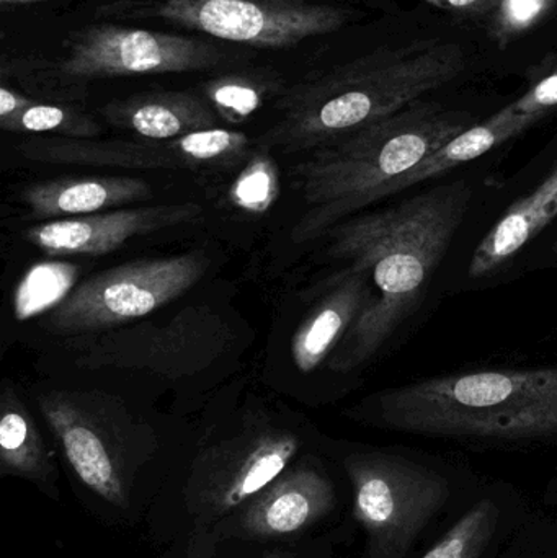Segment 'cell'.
Segmentation results:
<instances>
[{
    "label": "cell",
    "mask_w": 557,
    "mask_h": 558,
    "mask_svg": "<svg viewBox=\"0 0 557 558\" xmlns=\"http://www.w3.org/2000/svg\"><path fill=\"white\" fill-rule=\"evenodd\" d=\"M473 189L464 180L432 186L388 208L346 219L329 232V254L365 271L372 301L329 357L330 371L370 363L425 294L432 275L467 218Z\"/></svg>",
    "instance_id": "6da1fadb"
},
{
    "label": "cell",
    "mask_w": 557,
    "mask_h": 558,
    "mask_svg": "<svg viewBox=\"0 0 557 558\" xmlns=\"http://www.w3.org/2000/svg\"><path fill=\"white\" fill-rule=\"evenodd\" d=\"M464 68L463 46L438 39L363 56L291 88L280 101V120L258 137V147L281 154L319 149L422 100Z\"/></svg>",
    "instance_id": "7a4b0ae2"
},
{
    "label": "cell",
    "mask_w": 557,
    "mask_h": 558,
    "mask_svg": "<svg viewBox=\"0 0 557 558\" xmlns=\"http://www.w3.org/2000/svg\"><path fill=\"white\" fill-rule=\"evenodd\" d=\"M474 124L468 111L419 100L314 149L291 170L306 205L291 239L306 244L329 234L350 216L385 199L389 185Z\"/></svg>",
    "instance_id": "3957f363"
},
{
    "label": "cell",
    "mask_w": 557,
    "mask_h": 558,
    "mask_svg": "<svg viewBox=\"0 0 557 558\" xmlns=\"http://www.w3.org/2000/svg\"><path fill=\"white\" fill-rule=\"evenodd\" d=\"M356 420L470 441L557 438V366L447 374L368 397Z\"/></svg>",
    "instance_id": "277c9868"
},
{
    "label": "cell",
    "mask_w": 557,
    "mask_h": 558,
    "mask_svg": "<svg viewBox=\"0 0 557 558\" xmlns=\"http://www.w3.org/2000/svg\"><path fill=\"white\" fill-rule=\"evenodd\" d=\"M303 448L296 429L264 416L245 418L164 482L146 518L150 536L192 557L219 523L304 456Z\"/></svg>",
    "instance_id": "5b68a950"
},
{
    "label": "cell",
    "mask_w": 557,
    "mask_h": 558,
    "mask_svg": "<svg viewBox=\"0 0 557 558\" xmlns=\"http://www.w3.org/2000/svg\"><path fill=\"white\" fill-rule=\"evenodd\" d=\"M38 407L88 507L113 523L147 518L160 492L149 472L159 449L153 429L85 393L52 390Z\"/></svg>",
    "instance_id": "8992f818"
},
{
    "label": "cell",
    "mask_w": 557,
    "mask_h": 558,
    "mask_svg": "<svg viewBox=\"0 0 557 558\" xmlns=\"http://www.w3.org/2000/svg\"><path fill=\"white\" fill-rule=\"evenodd\" d=\"M353 492V517L366 534L368 558H405L450 497L447 478L385 451L343 458Z\"/></svg>",
    "instance_id": "52a82bcc"
},
{
    "label": "cell",
    "mask_w": 557,
    "mask_h": 558,
    "mask_svg": "<svg viewBox=\"0 0 557 558\" xmlns=\"http://www.w3.org/2000/svg\"><path fill=\"white\" fill-rule=\"evenodd\" d=\"M208 268L199 252L101 271L72 289L49 314L52 333L85 335L149 315L189 291Z\"/></svg>",
    "instance_id": "ba28073f"
},
{
    "label": "cell",
    "mask_w": 557,
    "mask_h": 558,
    "mask_svg": "<svg viewBox=\"0 0 557 558\" xmlns=\"http://www.w3.org/2000/svg\"><path fill=\"white\" fill-rule=\"evenodd\" d=\"M225 317L209 305H190L162 324H143L104 335L84 348L85 369L149 371L182 379L208 369L234 341Z\"/></svg>",
    "instance_id": "9c48e42d"
},
{
    "label": "cell",
    "mask_w": 557,
    "mask_h": 558,
    "mask_svg": "<svg viewBox=\"0 0 557 558\" xmlns=\"http://www.w3.org/2000/svg\"><path fill=\"white\" fill-rule=\"evenodd\" d=\"M128 13L257 48H287L349 22L347 10L304 0H159Z\"/></svg>",
    "instance_id": "30bf717a"
},
{
    "label": "cell",
    "mask_w": 557,
    "mask_h": 558,
    "mask_svg": "<svg viewBox=\"0 0 557 558\" xmlns=\"http://www.w3.org/2000/svg\"><path fill=\"white\" fill-rule=\"evenodd\" d=\"M339 505L332 477L319 459L301 456L244 507L211 531L190 558H215L226 544L296 543Z\"/></svg>",
    "instance_id": "8fae6325"
},
{
    "label": "cell",
    "mask_w": 557,
    "mask_h": 558,
    "mask_svg": "<svg viewBox=\"0 0 557 558\" xmlns=\"http://www.w3.org/2000/svg\"><path fill=\"white\" fill-rule=\"evenodd\" d=\"M222 61L221 48L205 39L101 23L75 33L56 68L62 77L71 81H97L205 71Z\"/></svg>",
    "instance_id": "7c38bea8"
},
{
    "label": "cell",
    "mask_w": 557,
    "mask_h": 558,
    "mask_svg": "<svg viewBox=\"0 0 557 558\" xmlns=\"http://www.w3.org/2000/svg\"><path fill=\"white\" fill-rule=\"evenodd\" d=\"M202 213L193 203L118 209L45 221L26 229L23 239L49 255H107L130 239L186 225Z\"/></svg>",
    "instance_id": "4fadbf2b"
},
{
    "label": "cell",
    "mask_w": 557,
    "mask_h": 558,
    "mask_svg": "<svg viewBox=\"0 0 557 558\" xmlns=\"http://www.w3.org/2000/svg\"><path fill=\"white\" fill-rule=\"evenodd\" d=\"M372 301L368 275L347 268L291 340V356L301 373L316 371L332 356L356 318Z\"/></svg>",
    "instance_id": "5bb4252c"
},
{
    "label": "cell",
    "mask_w": 557,
    "mask_h": 558,
    "mask_svg": "<svg viewBox=\"0 0 557 558\" xmlns=\"http://www.w3.org/2000/svg\"><path fill=\"white\" fill-rule=\"evenodd\" d=\"M108 123L146 141H172L216 128L218 114L205 98L192 92H149L101 108Z\"/></svg>",
    "instance_id": "9a60e30c"
},
{
    "label": "cell",
    "mask_w": 557,
    "mask_h": 558,
    "mask_svg": "<svg viewBox=\"0 0 557 558\" xmlns=\"http://www.w3.org/2000/svg\"><path fill=\"white\" fill-rule=\"evenodd\" d=\"M153 196L149 183L134 177H72L35 183L20 193L32 218H81L113 206L141 202Z\"/></svg>",
    "instance_id": "2e32d148"
},
{
    "label": "cell",
    "mask_w": 557,
    "mask_h": 558,
    "mask_svg": "<svg viewBox=\"0 0 557 558\" xmlns=\"http://www.w3.org/2000/svg\"><path fill=\"white\" fill-rule=\"evenodd\" d=\"M16 150L25 159L46 163H82V166L121 167V169H186L173 141L68 140L35 137L23 141Z\"/></svg>",
    "instance_id": "e0dca14e"
},
{
    "label": "cell",
    "mask_w": 557,
    "mask_h": 558,
    "mask_svg": "<svg viewBox=\"0 0 557 558\" xmlns=\"http://www.w3.org/2000/svg\"><path fill=\"white\" fill-rule=\"evenodd\" d=\"M0 475L32 482L59 501V471L51 451L15 389L3 387L0 397Z\"/></svg>",
    "instance_id": "ac0fdd59"
},
{
    "label": "cell",
    "mask_w": 557,
    "mask_h": 558,
    "mask_svg": "<svg viewBox=\"0 0 557 558\" xmlns=\"http://www.w3.org/2000/svg\"><path fill=\"white\" fill-rule=\"evenodd\" d=\"M556 218L557 167L532 195L513 203L484 235L471 257L470 277L481 279L496 274Z\"/></svg>",
    "instance_id": "d6986e66"
},
{
    "label": "cell",
    "mask_w": 557,
    "mask_h": 558,
    "mask_svg": "<svg viewBox=\"0 0 557 558\" xmlns=\"http://www.w3.org/2000/svg\"><path fill=\"white\" fill-rule=\"evenodd\" d=\"M536 121L538 120H535V118L517 113L512 104L507 105L506 108L497 111L496 114L487 118L483 123H476L463 133L458 134L455 140L427 157L421 166L415 167L408 175L396 180L386 190L385 198L414 189L419 183L435 179V177L441 175L448 170L457 169L458 166H463V163L471 162V160L480 159L484 154L496 149L500 144L507 143V141L532 128Z\"/></svg>",
    "instance_id": "ffe728a7"
},
{
    "label": "cell",
    "mask_w": 557,
    "mask_h": 558,
    "mask_svg": "<svg viewBox=\"0 0 557 558\" xmlns=\"http://www.w3.org/2000/svg\"><path fill=\"white\" fill-rule=\"evenodd\" d=\"M202 88L218 118L229 124H241L278 90V78L262 72H234L211 78Z\"/></svg>",
    "instance_id": "44dd1931"
},
{
    "label": "cell",
    "mask_w": 557,
    "mask_h": 558,
    "mask_svg": "<svg viewBox=\"0 0 557 558\" xmlns=\"http://www.w3.org/2000/svg\"><path fill=\"white\" fill-rule=\"evenodd\" d=\"M0 128L16 134H52L68 140H92L101 133L100 124L84 111L65 105L33 100L15 117L0 121Z\"/></svg>",
    "instance_id": "7402d4cb"
},
{
    "label": "cell",
    "mask_w": 557,
    "mask_h": 558,
    "mask_svg": "<svg viewBox=\"0 0 557 558\" xmlns=\"http://www.w3.org/2000/svg\"><path fill=\"white\" fill-rule=\"evenodd\" d=\"M172 141L189 170L226 169L251 156V137L241 131L208 128Z\"/></svg>",
    "instance_id": "603a6c76"
},
{
    "label": "cell",
    "mask_w": 557,
    "mask_h": 558,
    "mask_svg": "<svg viewBox=\"0 0 557 558\" xmlns=\"http://www.w3.org/2000/svg\"><path fill=\"white\" fill-rule=\"evenodd\" d=\"M280 195V170L270 150L262 149L249 156L229 189L232 206L249 215H265Z\"/></svg>",
    "instance_id": "cb8c5ba5"
},
{
    "label": "cell",
    "mask_w": 557,
    "mask_h": 558,
    "mask_svg": "<svg viewBox=\"0 0 557 558\" xmlns=\"http://www.w3.org/2000/svg\"><path fill=\"white\" fill-rule=\"evenodd\" d=\"M497 508L491 500L474 505L424 558H477L493 539Z\"/></svg>",
    "instance_id": "d4e9b609"
},
{
    "label": "cell",
    "mask_w": 557,
    "mask_h": 558,
    "mask_svg": "<svg viewBox=\"0 0 557 558\" xmlns=\"http://www.w3.org/2000/svg\"><path fill=\"white\" fill-rule=\"evenodd\" d=\"M75 270L71 265H38L20 284L16 314L29 317L45 308L56 307L69 295Z\"/></svg>",
    "instance_id": "484cf974"
},
{
    "label": "cell",
    "mask_w": 557,
    "mask_h": 558,
    "mask_svg": "<svg viewBox=\"0 0 557 558\" xmlns=\"http://www.w3.org/2000/svg\"><path fill=\"white\" fill-rule=\"evenodd\" d=\"M557 0H497L491 12L489 33L499 48L535 28L555 9Z\"/></svg>",
    "instance_id": "4316f807"
},
{
    "label": "cell",
    "mask_w": 557,
    "mask_h": 558,
    "mask_svg": "<svg viewBox=\"0 0 557 558\" xmlns=\"http://www.w3.org/2000/svg\"><path fill=\"white\" fill-rule=\"evenodd\" d=\"M517 113L542 120L557 108V68L540 78L526 94L513 101Z\"/></svg>",
    "instance_id": "83f0119b"
},
{
    "label": "cell",
    "mask_w": 557,
    "mask_h": 558,
    "mask_svg": "<svg viewBox=\"0 0 557 558\" xmlns=\"http://www.w3.org/2000/svg\"><path fill=\"white\" fill-rule=\"evenodd\" d=\"M445 12L463 16H477L493 12L497 0H424Z\"/></svg>",
    "instance_id": "f1b7e54d"
},
{
    "label": "cell",
    "mask_w": 557,
    "mask_h": 558,
    "mask_svg": "<svg viewBox=\"0 0 557 558\" xmlns=\"http://www.w3.org/2000/svg\"><path fill=\"white\" fill-rule=\"evenodd\" d=\"M32 101L33 98L19 94V92L12 90V88L3 85V87L0 88V121L15 117L23 108L28 107Z\"/></svg>",
    "instance_id": "f546056e"
},
{
    "label": "cell",
    "mask_w": 557,
    "mask_h": 558,
    "mask_svg": "<svg viewBox=\"0 0 557 558\" xmlns=\"http://www.w3.org/2000/svg\"><path fill=\"white\" fill-rule=\"evenodd\" d=\"M264 558H300L294 550L277 549L270 550Z\"/></svg>",
    "instance_id": "4dcf8cb0"
},
{
    "label": "cell",
    "mask_w": 557,
    "mask_h": 558,
    "mask_svg": "<svg viewBox=\"0 0 557 558\" xmlns=\"http://www.w3.org/2000/svg\"><path fill=\"white\" fill-rule=\"evenodd\" d=\"M2 3H32V2H45V0H0Z\"/></svg>",
    "instance_id": "1f68e13d"
},
{
    "label": "cell",
    "mask_w": 557,
    "mask_h": 558,
    "mask_svg": "<svg viewBox=\"0 0 557 558\" xmlns=\"http://www.w3.org/2000/svg\"><path fill=\"white\" fill-rule=\"evenodd\" d=\"M555 254H557V234H556V239H555Z\"/></svg>",
    "instance_id": "d6a6232c"
}]
</instances>
